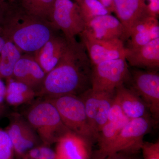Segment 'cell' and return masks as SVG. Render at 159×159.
<instances>
[{"instance_id": "1", "label": "cell", "mask_w": 159, "mask_h": 159, "mask_svg": "<svg viewBox=\"0 0 159 159\" xmlns=\"http://www.w3.org/2000/svg\"><path fill=\"white\" fill-rule=\"evenodd\" d=\"M92 65L85 47L76 39L53 70L46 74L37 97L51 99L68 95L79 96L91 88Z\"/></svg>"}, {"instance_id": "2", "label": "cell", "mask_w": 159, "mask_h": 159, "mask_svg": "<svg viewBox=\"0 0 159 159\" xmlns=\"http://www.w3.org/2000/svg\"><path fill=\"white\" fill-rule=\"evenodd\" d=\"M9 2L0 16L1 33L21 52L34 54L57 31L50 22L30 15L15 2Z\"/></svg>"}, {"instance_id": "3", "label": "cell", "mask_w": 159, "mask_h": 159, "mask_svg": "<svg viewBox=\"0 0 159 159\" xmlns=\"http://www.w3.org/2000/svg\"><path fill=\"white\" fill-rule=\"evenodd\" d=\"M25 119L43 145L50 146L72 133L64 124L57 108L48 99L32 104L26 111Z\"/></svg>"}, {"instance_id": "4", "label": "cell", "mask_w": 159, "mask_h": 159, "mask_svg": "<svg viewBox=\"0 0 159 159\" xmlns=\"http://www.w3.org/2000/svg\"><path fill=\"white\" fill-rule=\"evenodd\" d=\"M57 108L65 125L92 147L97 142V135L87 116L82 99L77 95H68L48 99Z\"/></svg>"}, {"instance_id": "5", "label": "cell", "mask_w": 159, "mask_h": 159, "mask_svg": "<svg viewBox=\"0 0 159 159\" xmlns=\"http://www.w3.org/2000/svg\"><path fill=\"white\" fill-rule=\"evenodd\" d=\"M150 118L130 119L122 128L116 139L93 159H102L110 155L122 152L135 155L141 150L143 139L152 126Z\"/></svg>"}, {"instance_id": "6", "label": "cell", "mask_w": 159, "mask_h": 159, "mask_svg": "<svg viewBox=\"0 0 159 159\" xmlns=\"http://www.w3.org/2000/svg\"><path fill=\"white\" fill-rule=\"evenodd\" d=\"M130 71L125 58L111 60L92 66L91 88L94 91L115 90L127 82Z\"/></svg>"}, {"instance_id": "7", "label": "cell", "mask_w": 159, "mask_h": 159, "mask_svg": "<svg viewBox=\"0 0 159 159\" xmlns=\"http://www.w3.org/2000/svg\"><path fill=\"white\" fill-rule=\"evenodd\" d=\"M51 22L68 40L75 39L85 29V23L77 3L72 0H55Z\"/></svg>"}, {"instance_id": "8", "label": "cell", "mask_w": 159, "mask_h": 159, "mask_svg": "<svg viewBox=\"0 0 159 159\" xmlns=\"http://www.w3.org/2000/svg\"><path fill=\"white\" fill-rule=\"evenodd\" d=\"M127 82L142 98L153 118L159 117V74L157 70H133Z\"/></svg>"}, {"instance_id": "9", "label": "cell", "mask_w": 159, "mask_h": 159, "mask_svg": "<svg viewBox=\"0 0 159 159\" xmlns=\"http://www.w3.org/2000/svg\"><path fill=\"white\" fill-rule=\"evenodd\" d=\"M10 122L5 131L12 142L14 155L21 159L29 151L42 143L39 137L25 118L15 113L10 116Z\"/></svg>"}, {"instance_id": "10", "label": "cell", "mask_w": 159, "mask_h": 159, "mask_svg": "<svg viewBox=\"0 0 159 159\" xmlns=\"http://www.w3.org/2000/svg\"><path fill=\"white\" fill-rule=\"evenodd\" d=\"M92 66L111 60L125 58V47L121 39L99 40L80 34Z\"/></svg>"}, {"instance_id": "11", "label": "cell", "mask_w": 159, "mask_h": 159, "mask_svg": "<svg viewBox=\"0 0 159 159\" xmlns=\"http://www.w3.org/2000/svg\"><path fill=\"white\" fill-rule=\"evenodd\" d=\"M81 34L97 39L125 41L124 27L117 18L111 14L97 16L86 23Z\"/></svg>"}, {"instance_id": "12", "label": "cell", "mask_w": 159, "mask_h": 159, "mask_svg": "<svg viewBox=\"0 0 159 159\" xmlns=\"http://www.w3.org/2000/svg\"><path fill=\"white\" fill-rule=\"evenodd\" d=\"M115 11L117 18L125 31V40L138 22L151 16L145 0H114Z\"/></svg>"}, {"instance_id": "13", "label": "cell", "mask_w": 159, "mask_h": 159, "mask_svg": "<svg viewBox=\"0 0 159 159\" xmlns=\"http://www.w3.org/2000/svg\"><path fill=\"white\" fill-rule=\"evenodd\" d=\"M46 76L34 55L26 54L21 55L16 62L11 77L28 86L37 93Z\"/></svg>"}, {"instance_id": "14", "label": "cell", "mask_w": 159, "mask_h": 159, "mask_svg": "<svg viewBox=\"0 0 159 159\" xmlns=\"http://www.w3.org/2000/svg\"><path fill=\"white\" fill-rule=\"evenodd\" d=\"M69 41L64 35H53L34 53L36 61L47 74L56 66L67 48Z\"/></svg>"}, {"instance_id": "15", "label": "cell", "mask_w": 159, "mask_h": 159, "mask_svg": "<svg viewBox=\"0 0 159 159\" xmlns=\"http://www.w3.org/2000/svg\"><path fill=\"white\" fill-rule=\"evenodd\" d=\"M125 58L132 66L157 70L159 67V38L139 48H125Z\"/></svg>"}, {"instance_id": "16", "label": "cell", "mask_w": 159, "mask_h": 159, "mask_svg": "<svg viewBox=\"0 0 159 159\" xmlns=\"http://www.w3.org/2000/svg\"><path fill=\"white\" fill-rule=\"evenodd\" d=\"M56 159H90L91 147L83 140L71 133L57 142Z\"/></svg>"}, {"instance_id": "17", "label": "cell", "mask_w": 159, "mask_h": 159, "mask_svg": "<svg viewBox=\"0 0 159 159\" xmlns=\"http://www.w3.org/2000/svg\"><path fill=\"white\" fill-rule=\"evenodd\" d=\"M116 95L119 99L125 116L129 119L148 117V109L143 100L131 89L123 84L116 89Z\"/></svg>"}, {"instance_id": "18", "label": "cell", "mask_w": 159, "mask_h": 159, "mask_svg": "<svg viewBox=\"0 0 159 159\" xmlns=\"http://www.w3.org/2000/svg\"><path fill=\"white\" fill-rule=\"evenodd\" d=\"M5 101L9 105L17 107L33 101L36 93L31 88L10 77L7 79Z\"/></svg>"}, {"instance_id": "19", "label": "cell", "mask_w": 159, "mask_h": 159, "mask_svg": "<svg viewBox=\"0 0 159 159\" xmlns=\"http://www.w3.org/2000/svg\"><path fill=\"white\" fill-rule=\"evenodd\" d=\"M21 51L14 43L7 41L0 53V78L12 77L15 66L21 56Z\"/></svg>"}, {"instance_id": "20", "label": "cell", "mask_w": 159, "mask_h": 159, "mask_svg": "<svg viewBox=\"0 0 159 159\" xmlns=\"http://www.w3.org/2000/svg\"><path fill=\"white\" fill-rule=\"evenodd\" d=\"M129 120L125 117L116 122H107L98 133L97 141L98 148L92 154V157L96 156L107 148Z\"/></svg>"}, {"instance_id": "21", "label": "cell", "mask_w": 159, "mask_h": 159, "mask_svg": "<svg viewBox=\"0 0 159 159\" xmlns=\"http://www.w3.org/2000/svg\"><path fill=\"white\" fill-rule=\"evenodd\" d=\"M55 2V0H20L19 5L30 15L51 22Z\"/></svg>"}, {"instance_id": "22", "label": "cell", "mask_w": 159, "mask_h": 159, "mask_svg": "<svg viewBox=\"0 0 159 159\" xmlns=\"http://www.w3.org/2000/svg\"><path fill=\"white\" fill-rule=\"evenodd\" d=\"M78 96L82 99L84 104L86 113L90 125L98 136L97 119L99 105V92L94 91L92 89L89 88Z\"/></svg>"}, {"instance_id": "23", "label": "cell", "mask_w": 159, "mask_h": 159, "mask_svg": "<svg viewBox=\"0 0 159 159\" xmlns=\"http://www.w3.org/2000/svg\"><path fill=\"white\" fill-rule=\"evenodd\" d=\"M99 92V105L97 119L98 133L108 121L109 113L115 98L116 89L113 91Z\"/></svg>"}, {"instance_id": "24", "label": "cell", "mask_w": 159, "mask_h": 159, "mask_svg": "<svg viewBox=\"0 0 159 159\" xmlns=\"http://www.w3.org/2000/svg\"><path fill=\"white\" fill-rule=\"evenodd\" d=\"M85 23L94 18L105 15L110 14L98 0H77Z\"/></svg>"}, {"instance_id": "25", "label": "cell", "mask_w": 159, "mask_h": 159, "mask_svg": "<svg viewBox=\"0 0 159 159\" xmlns=\"http://www.w3.org/2000/svg\"><path fill=\"white\" fill-rule=\"evenodd\" d=\"M11 139L5 130L0 128V159H14Z\"/></svg>"}, {"instance_id": "26", "label": "cell", "mask_w": 159, "mask_h": 159, "mask_svg": "<svg viewBox=\"0 0 159 159\" xmlns=\"http://www.w3.org/2000/svg\"><path fill=\"white\" fill-rule=\"evenodd\" d=\"M55 153L50 146L40 145L29 151L21 159H40L45 156Z\"/></svg>"}, {"instance_id": "27", "label": "cell", "mask_w": 159, "mask_h": 159, "mask_svg": "<svg viewBox=\"0 0 159 159\" xmlns=\"http://www.w3.org/2000/svg\"><path fill=\"white\" fill-rule=\"evenodd\" d=\"M141 150L144 159H159V142H144Z\"/></svg>"}, {"instance_id": "28", "label": "cell", "mask_w": 159, "mask_h": 159, "mask_svg": "<svg viewBox=\"0 0 159 159\" xmlns=\"http://www.w3.org/2000/svg\"><path fill=\"white\" fill-rule=\"evenodd\" d=\"M125 117H127L125 116L119 99L115 93V98L109 113L107 122H116Z\"/></svg>"}, {"instance_id": "29", "label": "cell", "mask_w": 159, "mask_h": 159, "mask_svg": "<svg viewBox=\"0 0 159 159\" xmlns=\"http://www.w3.org/2000/svg\"><path fill=\"white\" fill-rule=\"evenodd\" d=\"M148 12L152 16L157 18L159 14V0H145Z\"/></svg>"}, {"instance_id": "30", "label": "cell", "mask_w": 159, "mask_h": 159, "mask_svg": "<svg viewBox=\"0 0 159 159\" xmlns=\"http://www.w3.org/2000/svg\"><path fill=\"white\" fill-rule=\"evenodd\" d=\"M6 93V85L2 79L0 78V108L4 110H6V107L4 104Z\"/></svg>"}, {"instance_id": "31", "label": "cell", "mask_w": 159, "mask_h": 159, "mask_svg": "<svg viewBox=\"0 0 159 159\" xmlns=\"http://www.w3.org/2000/svg\"><path fill=\"white\" fill-rule=\"evenodd\" d=\"M134 155L119 152L110 155L102 159H131Z\"/></svg>"}, {"instance_id": "32", "label": "cell", "mask_w": 159, "mask_h": 159, "mask_svg": "<svg viewBox=\"0 0 159 159\" xmlns=\"http://www.w3.org/2000/svg\"><path fill=\"white\" fill-rule=\"evenodd\" d=\"M100 3L111 13L115 11L114 0H98Z\"/></svg>"}, {"instance_id": "33", "label": "cell", "mask_w": 159, "mask_h": 159, "mask_svg": "<svg viewBox=\"0 0 159 159\" xmlns=\"http://www.w3.org/2000/svg\"><path fill=\"white\" fill-rule=\"evenodd\" d=\"M40 159H56V154L55 153L43 157Z\"/></svg>"}, {"instance_id": "34", "label": "cell", "mask_w": 159, "mask_h": 159, "mask_svg": "<svg viewBox=\"0 0 159 159\" xmlns=\"http://www.w3.org/2000/svg\"><path fill=\"white\" fill-rule=\"evenodd\" d=\"M6 110L0 108V118L4 114H5Z\"/></svg>"}, {"instance_id": "35", "label": "cell", "mask_w": 159, "mask_h": 159, "mask_svg": "<svg viewBox=\"0 0 159 159\" xmlns=\"http://www.w3.org/2000/svg\"><path fill=\"white\" fill-rule=\"evenodd\" d=\"M131 159H139V158H136V157H133Z\"/></svg>"}, {"instance_id": "36", "label": "cell", "mask_w": 159, "mask_h": 159, "mask_svg": "<svg viewBox=\"0 0 159 159\" xmlns=\"http://www.w3.org/2000/svg\"><path fill=\"white\" fill-rule=\"evenodd\" d=\"M16 1V0H8V1H9V2H15Z\"/></svg>"}, {"instance_id": "37", "label": "cell", "mask_w": 159, "mask_h": 159, "mask_svg": "<svg viewBox=\"0 0 159 159\" xmlns=\"http://www.w3.org/2000/svg\"><path fill=\"white\" fill-rule=\"evenodd\" d=\"M72 1H74V2H76V1H77V0H72Z\"/></svg>"}, {"instance_id": "38", "label": "cell", "mask_w": 159, "mask_h": 159, "mask_svg": "<svg viewBox=\"0 0 159 159\" xmlns=\"http://www.w3.org/2000/svg\"></svg>"}]
</instances>
